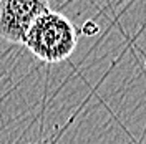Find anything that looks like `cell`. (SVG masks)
<instances>
[{"instance_id":"cell-2","label":"cell","mask_w":146,"mask_h":144,"mask_svg":"<svg viewBox=\"0 0 146 144\" xmlns=\"http://www.w3.org/2000/svg\"><path fill=\"white\" fill-rule=\"evenodd\" d=\"M48 10V0H0V38L23 45L30 27Z\"/></svg>"},{"instance_id":"cell-1","label":"cell","mask_w":146,"mask_h":144,"mask_svg":"<svg viewBox=\"0 0 146 144\" xmlns=\"http://www.w3.org/2000/svg\"><path fill=\"white\" fill-rule=\"evenodd\" d=\"M23 45L45 63H62L76 50L78 32L63 13L48 10L30 27Z\"/></svg>"}]
</instances>
